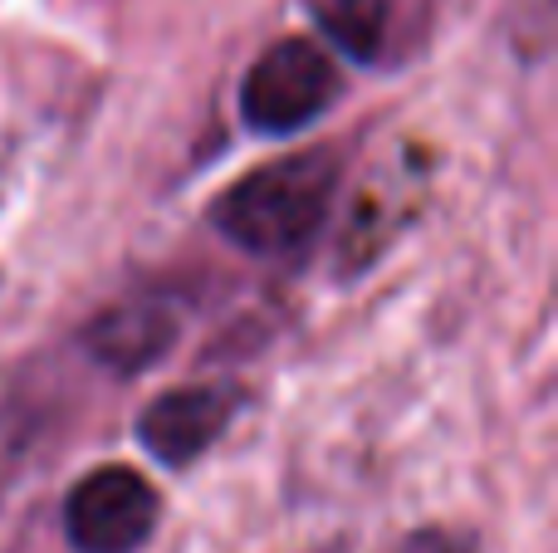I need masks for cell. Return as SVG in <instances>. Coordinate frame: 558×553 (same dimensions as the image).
Masks as SVG:
<instances>
[{
	"label": "cell",
	"mask_w": 558,
	"mask_h": 553,
	"mask_svg": "<svg viewBox=\"0 0 558 553\" xmlns=\"http://www.w3.org/2000/svg\"><path fill=\"white\" fill-rule=\"evenodd\" d=\"M333 152H289L231 182L211 206V225L251 255H289L314 241L338 196Z\"/></svg>",
	"instance_id": "cell-1"
},
{
	"label": "cell",
	"mask_w": 558,
	"mask_h": 553,
	"mask_svg": "<svg viewBox=\"0 0 558 553\" xmlns=\"http://www.w3.org/2000/svg\"><path fill=\"white\" fill-rule=\"evenodd\" d=\"M338 98V69L314 39H275L241 84V118L251 133L284 137L308 127Z\"/></svg>",
	"instance_id": "cell-2"
},
{
	"label": "cell",
	"mask_w": 558,
	"mask_h": 553,
	"mask_svg": "<svg viewBox=\"0 0 558 553\" xmlns=\"http://www.w3.org/2000/svg\"><path fill=\"white\" fill-rule=\"evenodd\" d=\"M162 519L153 480L133 466H98L69 490L64 534L78 553H137Z\"/></svg>",
	"instance_id": "cell-3"
},
{
	"label": "cell",
	"mask_w": 558,
	"mask_h": 553,
	"mask_svg": "<svg viewBox=\"0 0 558 553\" xmlns=\"http://www.w3.org/2000/svg\"><path fill=\"white\" fill-rule=\"evenodd\" d=\"M235 411H241V392L235 388H177L143 407L137 441L167 470H186L196 456H206L221 441V431L231 427Z\"/></svg>",
	"instance_id": "cell-4"
},
{
	"label": "cell",
	"mask_w": 558,
	"mask_h": 553,
	"mask_svg": "<svg viewBox=\"0 0 558 553\" xmlns=\"http://www.w3.org/2000/svg\"><path fill=\"white\" fill-rule=\"evenodd\" d=\"M177 314L162 299H128L84 329V348L113 372H143L172 348Z\"/></svg>",
	"instance_id": "cell-5"
},
{
	"label": "cell",
	"mask_w": 558,
	"mask_h": 553,
	"mask_svg": "<svg viewBox=\"0 0 558 553\" xmlns=\"http://www.w3.org/2000/svg\"><path fill=\"white\" fill-rule=\"evenodd\" d=\"M314 25L324 29L328 45H338L348 59H377L392 20V0H304Z\"/></svg>",
	"instance_id": "cell-6"
},
{
	"label": "cell",
	"mask_w": 558,
	"mask_h": 553,
	"mask_svg": "<svg viewBox=\"0 0 558 553\" xmlns=\"http://www.w3.org/2000/svg\"><path fill=\"white\" fill-rule=\"evenodd\" d=\"M392 553H475L471 539L451 534V529H416V534H407L402 544H397Z\"/></svg>",
	"instance_id": "cell-7"
}]
</instances>
